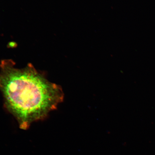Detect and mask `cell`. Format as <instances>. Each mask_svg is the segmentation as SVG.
<instances>
[{
  "label": "cell",
  "mask_w": 155,
  "mask_h": 155,
  "mask_svg": "<svg viewBox=\"0 0 155 155\" xmlns=\"http://www.w3.org/2000/svg\"><path fill=\"white\" fill-rule=\"evenodd\" d=\"M11 59L0 64V91L5 107L27 130L32 123L46 119L63 102L64 94L59 85L50 82L31 63L23 68L15 67Z\"/></svg>",
  "instance_id": "obj_1"
},
{
  "label": "cell",
  "mask_w": 155,
  "mask_h": 155,
  "mask_svg": "<svg viewBox=\"0 0 155 155\" xmlns=\"http://www.w3.org/2000/svg\"><path fill=\"white\" fill-rule=\"evenodd\" d=\"M18 46V44L15 41H10L7 45V48H14Z\"/></svg>",
  "instance_id": "obj_2"
}]
</instances>
